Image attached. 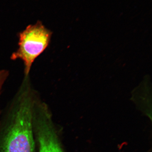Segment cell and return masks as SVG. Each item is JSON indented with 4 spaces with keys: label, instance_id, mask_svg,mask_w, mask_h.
Segmentation results:
<instances>
[{
    "label": "cell",
    "instance_id": "cell-1",
    "mask_svg": "<svg viewBox=\"0 0 152 152\" xmlns=\"http://www.w3.org/2000/svg\"><path fill=\"white\" fill-rule=\"evenodd\" d=\"M28 92L20 97L4 140L2 152H34L33 102Z\"/></svg>",
    "mask_w": 152,
    "mask_h": 152
},
{
    "label": "cell",
    "instance_id": "cell-2",
    "mask_svg": "<svg viewBox=\"0 0 152 152\" xmlns=\"http://www.w3.org/2000/svg\"><path fill=\"white\" fill-rule=\"evenodd\" d=\"M52 32L42 22L30 25L18 34V48L14 52L11 59H20L24 66V74L27 77L35 60L42 54L50 42Z\"/></svg>",
    "mask_w": 152,
    "mask_h": 152
},
{
    "label": "cell",
    "instance_id": "cell-3",
    "mask_svg": "<svg viewBox=\"0 0 152 152\" xmlns=\"http://www.w3.org/2000/svg\"><path fill=\"white\" fill-rule=\"evenodd\" d=\"M42 108L37 121L39 152H63L52 126L48 112Z\"/></svg>",
    "mask_w": 152,
    "mask_h": 152
},
{
    "label": "cell",
    "instance_id": "cell-4",
    "mask_svg": "<svg viewBox=\"0 0 152 152\" xmlns=\"http://www.w3.org/2000/svg\"><path fill=\"white\" fill-rule=\"evenodd\" d=\"M9 75L8 71L6 70H0V92L4 83L7 78Z\"/></svg>",
    "mask_w": 152,
    "mask_h": 152
}]
</instances>
